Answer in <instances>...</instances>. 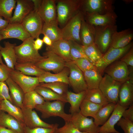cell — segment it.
Masks as SVG:
<instances>
[{
	"mask_svg": "<svg viewBox=\"0 0 133 133\" xmlns=\"http://www.w3.org/2000/svg\"><path fill=\"white\" fill-rule=\"evenodd\" d=\"M34 39L31 36L23 41L20 45L15 46L17 63L35 64L45 57V56H41L38 51L34 48Z\"/></svg>",
	"mask_w": 133,
	"mask_h": 133,
	"instance_id": "6da1fadb",
	"label": "cell"
},
{
	"mask_svg": "<svg viewBox=\"0 0 133 133\" xmlns=\"http://www.w3.org/2000/svg\"><path fill=\"white\" fill-rule=\"evenodd\" d=\"M56 1L58 24L64 26L71 18L81 10L83 0Z\"/></svg>",
	"mask_w": 133,
	"mask_h": 133,
	"instance_id": "7a4b0ae2",
	"label": "cell"
},
{
	"mask_svg": "<svg viewBox=\"0 0 133 133\" xmlns=\"http://www.w3.org/2000/svg\"><path fill=\"white\" fill-rule=\"evenodd\" d=\"M66 103L59 100L52 102L45 101L43 103L37 106L35 109L41 113V117L43 118L58 116L62 118L65 122L70 121L72 115L65 112L64 108Z\"/></svg>",
	"mask_w": 133,
	"mask_h": 133,
	"instance_id": "3957f363",
	"label": "cell"
},
{
	"mask_svg": "<svg viewBox=\"0 0 133 133\" xmlns=\"http://www.w3.org/2000/svg\"><path fill=\"white\" fill-rule=\"evenodd\" d=\"M94 27V44L103 54L110 46L112 36L117 31V25L116 24Z\"/></svg>",
	"mask_w": 133,
	"mask_h": 133,
	"instance_id": "277c9868",
	"label": "cell"
},
{
	"mask_svg": "<svg viewBox=\"0 0 133 133\" xmlns=\"http://www.w3.org/2000/svg\"><path fill=\"white\" fill-rule=\"evenodd\" d=\"M84 15L81 10L71 18L61 29L62 38L72 40L81 45L80 32Z\"/></svg>",
	"mask_w": 133,
	"mask_h": 133,
	"instance_id": "5b68a950",
	"label": "cell"
},
{
	"mask_svg": "<svg viewBox=\"0 0 133 133\" xmlns=\"http://www.w3.org/2000/svg\"><path fill=\"white\" fill-rule=\"evenodd\" d=\"M132 42L121 48L110 47L102 57L95 64V66L102 74L105 68L110 64L123 56L133 46Z\"/></svg>",
	"mask_w": 133,
	"mask_h": 133,
	"instance_id": "8992f818",
	"label": "cell"
},
{
	"mask_svg": "<svg viewBox=\"0 0 133 133\" xmlns=\"http://www.w3.org/2000/svg\"><path fill=\"white\" fill-rule=\"evenodd\" d=\"M113 0H83L81 11L83 14L103 15L114 11Z\"/></svg>",
	"mask_w": 133,
	"mask_h": 133,
	"instance_id": "52a82bcc",
	"label": "cell"
},
{
	"mask_svg": "<svg viewBox=\"0 0 133 133\" xmlns=\"http://www.w3.org/2000/svg\"><path fill=\"white\" fill-rule=\"evenodd\" d=\"M122 83L106 74L102 77L99 88L110 102L116 104L119 101V92Z\"/></svg>",
	"mask_w": 133,
	"mask_h": 133,
	"instance_id": "ba28073f",
	"label": "cell"
},
{
	"mask_svg": "<svg viewBox=\"0 0 133 133\" xmlns=\"http://www.w3.org/2000/svg\"><path fill=\"white\" fill-rule=\"evenodd\" d=\"M45 57L35 64L45 71L59 72L65 67L66 62L62 58L50 51H46L43 53Z\"/></svg>",
	"mask_w": 133,
	"mask_h": 133,
	"instance_id": "9c48e42d",
	"label": "cell"
},
{
	"mask_svg": "<svg viewBox=\"0 0 133 133\" xmlns=\"http://www.w3.org/2000/svg\"><path fill=\"white\" fill-rule=\"evenodd\" d=\"M65 66L69 70V84L75 93L86 91L87 89V86L83 72L73 61L66 62Z\"/></svg>",
	"mask_w": 133,
	"mask_h": 133,
	"instance_id": "30bf717a",
	"label": "cell"
},
{
	"mask_svg": "<svg viewBox=\"0 0 133 133\" xmlns=\"http://www.w3.org/2000/svg\"><path fill=\"white\" fill-rule=\"evenodd\" d=\"M43 21L37 12L33 10L24 18L21 24L31 37L36 38L42 33Z\"/></svg>",
	"mask_w": 133,
	"mask_h": 133,
	"instance_id": "8fae6325",
	"label": "cell"
},
{
	"mask_svg": "<svg viewBox=\"0 0 133 133\" xmlns=\"http://www.w3.org/2000/svg\"><path fill=\"white\" fill-rule=\"evenodd\" d=\"M115 81L123 83L130 80V71L128 66L121 61H116L107 67L104 72Z\"/></svg>",
	"mask_w": 133,
	"mask_h": 133,
	"instance_id": "7c38bea8",
	"label": "cell"
},
{
	"mask_svg": "<svg viewBox=\"0 0 133 133\" xmlns=\"http://www.w3.org/2000/svg\"><path fill=\"white\" fill-rule=\"evenodd\" d=\"M9 77L20 87L25 93L34 90L40 84L38 77L25 75L15 69H11Z\"/></svg>",
	"mask_w": 133,
	"mask_h": 133,
	"instance_id": "4fadbf2b",
	"label": "cell"
},
{
	"mask_svg": "<svg viewBox=\"0 0 133 133\" xmlns=\"http://www.w3.org/2000/svg\"><path fill=\"white\" fill-rule=\"evenodd\" d=\"M71 121L82 132L98 133L100 127L95 124L93 119L83 115L80 112L72 115Z\"/></svg>",
	"mask_w": 133,
	"mask_h": 133,
	"instance_id": "5bb4252c",
	"label": "cell"
},
{
	"mask_svg": "<svg viewBox=\"0 0 133 133\" xmlns=\"http://www.w3.org/2000/svg\"><path fill=\"white\" fill-rule=\"evenodd\" d=\"M84 15L85 21L94 27L116 25L117 17L115 12L103 15L87 13Z\"/></svg>",
	"mask_w": 133,
	"mask_h": 133,
	"instance_id": "9a60e30c",
	"label": "cell"
},
{
	"mask_svg": "<svg viewBox=\"0 0 133 133\" xmlns=\"http://www.w3.org/2000/svg\"><path fill=\"white\" fill-rule=\"evenodd\" d=\"M128 107L121 106L118 102L107 120L100 127L98 133H120L115 129V126L122 117L124 111Z\"/></svg>",
	"mask_w": 133,
	"mask_h": 133,
	"instance_id": "2e32d148",
	"label": "cell"
},
{
	"mask_svg": "<svg viewBox=\"0 0 133 133\" xmlns=\"http://www.w3.org/2000/svg\"><path fill=\"white\" fill-rule=\"evenodd\" d=\"M23 113L24 124L25 126L30 128L42 127L52 128L55 124L47 123L41 119L34 110L24 107L21 108Z\"/></svg>",
	"mask_w": 133,
	"mask_h": 133,
	"instance_id": "e0dca14e",
	"label": "cell"
},
{
	"mask_svg": "<svg viewBox=\"0 0 133 133\" xmlns=\"http://www.w3.org/2000/svg\"><path fill=\"white\" fill-rule=\"evenodd\" d=\"M0 34L3 39L14 38L22 41L31 36L25 30L21 23H9L4 29L0 31Z\"/></svg>",
	"mask_w": 133,
	"mask_h": 133,
	"instance_id": "ac0fdd59",
	"label": "cell"
},
{
	"mask_svg": "<svg viewBox=\"0 0 133 133\" xmlns=\"http://www.w3.org/2000/svg\"><path fill=\"white\" fill-rule=\"evenodd\" d=\"M14 13L8 21L9 23H21L24 18L33 10V5L31 0H17Z\"/></svg>",
	"mask_w": 133,
	"mask_h": 133,
	"instance_id": "d6986e66",
	"label": "cell"
},
{
	"mask_svg": "<svg viewBox=\"0 0 133 133\" xmlns=\"http://www.w3.org/2000/svg\"><path fill=\"white\" fill-rule=\"evenodd\" d=\"M56 0H42L37 13L44 23L58 22Z\"/></svg>",
	"mask_w": 133,
	"mask_h": 133,
	"instance_id": "ffe728a7",
	"label": "cell"
},
{
	"mask_svg": "<svg viewBox=\"0 0 133 133\" xmlns=\"http://www.w3.org/2000/svg\"><path fill=\"white\" fill-rule=\"evenodd\" d=\"M70 45L68 41L61 39L52 42L50 46H47L46 50L51 51L63 58L66 62L72 61L70 54Z\"/></svg>",
	"mask_w": 133,
	"mask_h": 133,
	"instance_id": "44dd1931",
	"label": "cell"
},
{
	"mask_svg": "<svg viewBox=\"0 0 133 133\" xmlns=\"http://www.w3.org/2000/svg\"><path fill=\"white\" fill-rule=\"evenodd\" d=\"M133 39L132 29L128 28L119 32L117 31L112 36L110 47L116 48L124 47L132 42Z\"/></svg>",
	"mask_w": 133,
	"mask_h": 133,
	"instance_id": "7402d4cb",
	"label": "cell"
},
{
	"mask_svg": "<svg viewBox=\"0 0 133 133\" xmlns=\"http://www.w3.org/2000/svg\"><path fill=\"white\" fill-rule=\"evenodd\" d=\"M119 101L122 106L129 107L133 104V80L123 83L119 93Z\"/></svg>",
	"mask_w": 133,
	"mask_h": 133,
	"instance_id": "603a6c76",
	"label": "cell"
},
{
	"mask_svg": "<svg viewBox=\"0 0 133 133\" xmlns=\"http://www.w3.org/2000/svg\"><path fill=\"white\" fill-rule=\"evenodd\" d=\"M4 47L0 45V51L6 66L10 69H15L17 63V58L15 50L16 44L4 41Z\"/></svg>",
	"mask_w": 133,
	"mask_h": 133,
	"instance_id": "cb8c5ba5",
	"label": "cell"
},
{
	"mask_svg": "<svg viewBox=\"0 0 133 133\" xmlns=\"http://www.w3.org/2000/svg\"><path fill=\"white\" fill-rule=\"evenodd\" d=\"M0 126L11 130L17 133H24V124L1 110L0 111Z\"/></svg>",
	"mask_w": 133,
	"mask_h": 133,
	"instance_id": "d4e9b609",
	"label": "cell"
},
{
	"mask_svg": "<svg viewBox=\"0 0 133 133\" xmlns=\"http://www.w3.org/2000/svg\"><path fill=\"white\" fill-rule=\"evenodd\" d=\"M69 73V69L65 67L61 71L57 73L53 74L46 71L38 77L40 83L60 82L69 84L68 77Z\"/></svg>",
	"mask_w": 133,
	"mask_h": 133,
	"instance_id": "484cf974",
	"label": "cell"
},
{
	"mask_svg": "<svg viewBox=\"0 0 133 133\" xmlns=\"http://www.w3.org/2000/svg\"><path fill=\"white\" fill-rule=\"evenodd\" d=\"M5 82L10 92V95L13 103L22 108L25 93L20 87L10 77Z\"/></svg>",
	"mask_w": 133,
	"mask_h": 133,
	"instance_id": "4316f807",
	"label": "cell"
},
{
	"mask_svg": "<svg viewBox=\"0 0 133 133\" xmlns=\"http://www.w3.org/2000/svg\"><path fill=\"white\" fill-rule=\"evenodd\" d=\"M95 32V27L87 23L84 17L82 20L80 32L81 45L87 46L94 44Z\"/></svg>",
	"mask_w": 133,
	"mask_h": 133,
	"instance_id": "83f0119b",
	"label": "cell"
},
{
	"mask_svg": "<svg viewBox=\"0 0 133 133\" xmlns=\"http://www.w3.org/2000/svg\"><path fill=\"white\" fill-rule=\"evenodd\" d=\"M86 94V91L78 93L68 91L67 92L66 98L67 102L70 105L69 111L71 114L80 112V105L85 99Z\"/></svg>",
	"mask_w": 133,
	"mask_h": 133,
	"instance_id": "f1b7e54d",
	"label": "cell"
},
{
	"mask_svg": "<svg viewBox=\"0 0 133 133\" xmlns=\"http://www.w3.org/2000/svg\"><path fill=\"white\" fill-rule=\"evenodd\" d=\"M83 73L87 89L99 88L102 77L97 67L83 72Z\"/></svg>",
	"mask_w": 133,
	"mask_h": 133,
	"instance_id": "f546056e",
	"label": "cell"
},
{
	"mask_svg": "<svg viewBox=\"0 0 133 133\" xmlns=\"http://www.w3.org/2000/svg\"><path fill=\"white\" fill-rule=\"evenodd\" d=\"M45 101L43 98L34 90L25 93L22 103L23 107L33 109Z\"/></svg>",
	"mask_w": 133,
	"mask_h": 133,
	"instance_id": "4dcf8cb0",
	"label": "cell"
},
{
	"mask_svg": "<svg viewBox=\"0 0 133 133\" xmlns=\"http://www.w3.org/2000/svg\"><path fill=\"white\" fill-rule=\"evenodd\" d=\"M0 110L6 112L9 115L24 123V118L22 109L8 100H3L1 101Z\"/></svg>",
	"mask_w": 133,
	"mask_h": 133,
	"instance_id": "1f68e13d",
	"label": "cell"
},
{
	"mask_svg": "<svg viewBox=\"0 0 133 133\" xmlns=\"http://www.w3.org/2000/svg\"><path fill=\"white\" fill-rule=\"evenodd\" d=\"M42 34L48 37L52 42L62 39L61 29L59 27L57 22L49 23H44Z\"/></svg>",
	"mask_w": 133,
	"mask_h": 133,
	"instance_id": "d6a6232c",
	"label": "cell"
},
{
	"mask_svg": "<svg viewBox=\"0 0 133 133\" xmlns=\"http://www.w3.org/2000/svg\"><path fill=\"white\" fill-rule=\"evenodd\" d=\"M15 69L19 71L25 75L35 76L38 77L46 71L39 68L35 64L31 63H17L15 66Z\"/></svg>",
	"mask_w": 133,
	"mask_h": 133,
	"instance_id": "836d02e7",
	"label": "cell"
},
{
	"mask_svg": "<svg viewBox=\"0 0 133 133\" xmlns=\"http://www.w3.org/2000/svg\"><path fill=\"white\" fill-rule=\"evenodd\" d=\"M116 104L110 102L99 110L94 118V122L97 126L102 125L106 122L113 111Z\"/></svg>",
	"mask_w": 133,
	"mask_h": 133,
	"instance_id": "e575fe53",
	"label": "cell"
},
{
	"mask_svg": "<svg viewBox=\"0 0 133 133\" xmlns=\"http://www.w3.org/2000/svg\"><path fill=\"white\" fill-rule=\"evenodd\" d=\"M103 106L84 99L80 105V113L84 116H91L94 118L99 110Z\"/></svg>",
	"mask_w": 133,
	"mask_h": 133,
	"instance_id": "d590c367",
	"label": "cell"
},
{
	"mask_svg": "<svg viewBox=\"0 0 133 133\" xmlns=\"http://www.w3.org/2000/svg\"><path fill=\"white\" fill-rule=\"evenodd\" d=\"M85 99L103 106L110 103L99 88L87 89Z\"/></svg>",
	"mask_w": 133,
	"mask_h": 133,
	"instance_id": "8d00e7d4",
	"label": "cell"
},
{
	"mask_svg": "<svg viewBox=\"0 0 133 133\" xmlns=\"http://www.w3.org/2000/svg\"><path fill=\"white\" fill-rule=\"evenodd\" d=\"M34 90L43 98L45 101L59 100L67 102L66 97L59 95L49 88L39 85Z\"/></svg>",
	"mask_w": 133,
	"mask_h": 133,
	"instance_id": "74e56055",
	"label": "cell"
},
{
	"mask_svg": "<svg viewBox=\"0 0 133 133\" xmlns=\"http://www.w3.org/2000/svg\"><path fill=\"white\" fill-rule=\"evenodd\" d=\"M16 2V0H0V16L9 21L12 17Z\"/></svg>",
	"mask_w": 133,
	"mask_h": 133,
	"instance_id": "f35d334b",
	"label": "cell"
},
{
	"mask_svg": "<svg viewBox=\"0 0 133 133\" xmlns=\"http://www.w3.org/2000/svg\"><path fill=\"white\" fill-rule=\"evenodd\" d=\"M85 55L95 66V63L102 57L103 54L95 44L87 46L81 45Z\"/></svg>",
	"mask_w": 133,
	"mask_h": 133,
	"instance_id": "ab89813d",
	"label": "cell"
},
{
	"mask_svg": "<svg viewBox=\"0 0 133 133\" xmlns=\"http://www.w3.org/2000/svg\"><path fill=\"white\" fill-rule=\"evenodd\" d=\"M68 84L60 82L40 83L39 85L49 88L57 94L66 97L68 90Z\"/></svg>",
	"mask_w": 133,
	"mask_h": 133,
	"instance_id": "60d3db41",
	"label": "cell"
},
{
	"mask_svg": "<svg viewBox=\"0 0 133 133\" xmlns=\"http://www.w3.org/2000/svg\"><path fill=\"white\" fill-rule=\"evenodd\" d=\"M68 41L70 45V56L72 61L79 58H85L91 63L84 53L81 45L73 41Z\"/></svg>",
	"mask_w": 133,
	"mask_h": 133,
	"instance_id": "b9f144b4",
	"label": "cell"
},
{
	"mask_svg": "<svg viewBox=\"0 0 133 133\" xmlns=\"http://www.w3.org/2000/svg\"><path fill=\"white\" fill-rule=\"evenodd\" d=\"M73 61L83 72L96 68L89 61L85 58H79Z\"/></svg>",
	"mask_w": 133,
	"mask_h": 133,
	"instance_id": "7bdbcfd3",
	"label": "cell"
},
{
	"mask_svg": "<svg viewBox=\"0 0 133 133\" xmlns=\"http://www.w3.org/2000/svg\"><path fill=\"white\" fill-rule=\"evenodd\" d=\"M58 126L59 124L56 123L52 128L42 127L30 128L25 126L24 133H53L58 128Z\"/></svg>",
	"mask_w": 133,
	"mask_h": 133,
	"instance_id": "ee69618b",
	"label": "cell"
},
{
	"mask_svg": "<svg viewBox=\"0 0 133 133\" xmlns=\"http://www.w3.org/2000/svg\"><path fill=\"white\" fill-rule=\"evenodd\" d=\"M56 131L59 133H86L79 131L71 121L65 122L64 125L58 128Z\"/></svg>",
	"mask_w": 133,
	"mask_h": 133,
	"instance_id": "f6af8a7d",
	"label": "cell"
},
{
	"mask_svg": "<svg viewBox=\"0 0 133 133\" xmlns=\"http://www.w3.org/2000/svg\"><path fill=\"white\" fill-rule=\"evenodd\" d=\"M124 133H133V122L121 117L117 123Z\"/></svg>",
	"mask_w": 133,
	"mask_h": 133,
	"instance_id": "bcb514c9",
	"label": "cell"
},
{
	"mask_svg": "<svg viewBox=\"0 0 133 133\" xmlns=\"http://www.w3.org/2000/svg\"><path fill=\"white\" fill-rule=\"evenodd\" d=\"M4 99L8 100L13 103L6 82L0 81V101Z\"/></svg>",
	"mask_w": 133,
	"mask_h": 133,
	"instance_id": "7dc6e473",
	"label": "cell"
},
{
	"mask_svg": "<svg viewBox=\"0 0 133 133\" xmlns=\"http://www.w3.org/2000/svg\"><path fill=\"white\" fill-rule=\"evenodd\" d=\"M128 66L133 67V46L120 59Z\"/></svg>",
	"mask_w": 133,
	"mask_h": 133,
	"instance_id": "c3c4849f",
	"label": "cell"
},
{
	"mask_svg": "<svg viewBox=\"0 0 133 133\" xmlns=\"http://www.w3.org/2000/svg\"><path fill=\"white\" fill-rule=\"evenodd\" d=\"M11 70L6 65L0 64V81L5 82L9 77Z\"/></svg>",
	"mask_w": 133,
	"mask_h": 133,
	"instance_id": "681fc988",
	"label": "cell"
},
{
	"mask_svg": "<svg viewBox=\"0 0 133 133\" xmlns=\"http://www.w3.org/2000/svg\"><path fill=\"white\" fill-rule=\"evenodd\" d=\"M122 117L133 122V104L124 111Z\"/></svg>",
	"mask_w": 133,
	"mask_h": 133,
	"instance_id": "f907efd6",
	"label": "cell"
},
{
	"mask_svg": "<svg viewBox=\"0 0 133 133\" xmlns=\"http://www.w3.org/2000/svg\"><path fill=\"white\" fill-rule=\"evenodd\" d=\"M42 39L38 37L35 40H34L33 46L34 48L36 50L38 51L42 48L43 44Z\"/></svg>",
	"mask_w": 133,
	"mask_h": 133,
	"instance_id": "816d5d0a",
	"label": "cell"
},
{
	"mask_svg": "<svg viewBox=\"0 0 133 133\" xmlns=\"http://www.w3.org/2000/svg\"><path fill=\"white\" fill-rule=\"evenodd\" d=\"M33 5V10L37 12L41 5L42 0H31Z\"/></svg>",
	"mask_w": 133,
	"mask_h": 133,
	"instance_id": "f5cc1de1",
	"label": "cell"
},
{
	"mask_svg": "<svg viewBox=\"0 0 133 133\" xmlns=\"http://www.w3.org/2000/svg\"><path fill=\"white\" fill-rule=\"evenodd\" d=\"M8 24V21L3 19L0 16V31L4 28Z\"/></svg>",
	"mask_w": 133,
	"mask_h": 133,
	"instance_id": "db71d44e",
	"label": "cell"
},
{
	"mask_svg": "<svg viewBox=\"0 0 133 133\" xmlns=\"http://www.w3.org/2000/svg\"><path fill=\"white\" fill-rule=\"evenodd\" d=\"M0 133H17L14 131L5 127L0 126Z\"/></svg>",
	"mask_w": 133,
	"mask_h": 133,
	"instance_id": "11a10c76",
	"label": "cell"
},
{
	"mask_svg": "<svg viewBox=\"0 0 133 133\" xmlns=\"http://www.w3.org/2000/svg\"><path fill=\"white\" fill-rule=\"evenodd\" d=\"M43 42L47 46H50L52 45V42L48 37L44 35L42 39Z\"/></svg>",
	"mask_w": 133,
	"mask_h": 133,
	"instance_id": "9f6ffc18",
	"label": "cell"
},
{
	"mask_svg": "<svg viewBox=\"0 0 133 133\" xmlns=\"http://www.w3.org/2000/svg\"><path fill=\"white\" fill-rule=\"evenodd\" d=\"M122 1L128 4L132 2L133 0H123Z\"/></svg>",
	"mask_w": 133,
	"mask_h": 133,
	"instance_id": "6f0895ef",
	"label": "cell"
},
{
	"mask_svg": "<svg viewBox=\"0 0 133 133\" xmlns=\"http://www.w3.org/2000/svg\"><path fill=\"white\" fill-rule=\"evenodd\" d=\"M2 56L0 53V64H4L3 63L2 60Z\"/></svg>",
	"mask_w": 133,
	"mask_h": 133,
	"instance_id": "680465c9",
	"label": "cell"
},
{
	"mask_svg": "<svg viewBox=\"0 0 133 133\" xmlns=\"http://www.w3.org/2000/svg\"><path fill=\"white\" fill-rule=\"evenodd\" d=\"M3 39L2 36L0 34V42Z\"/></svg>",
	"mask_w": 133,
	"mask_h": 133,
	"instance_id": "91938a15",
	"label": "cell"
},
{
	"mask_svg": "<svg viewBox=\"0 0 133 133\" xmlns=\"http://www.w3.org/2000/svg\"><path fill=\"white\" fill-rule=\"evenodd\" d=\"M53 133H59L56 131V130Z\"/></svg>",
	"mask_w": 133,
	"mask_h": 133,
	"instance_id": "94428289",
	"label": "cell"
},
{
	"mask_svg": "<svg viewBox=\"0 0 133 133\" xmlns=\"http://www.w3.org/2000/svg\"><path fill=\"white\" fill-rule=\"evenodd\" d=\"M0 107H1V102H0V111L1 110H0Z\"/></svg>",
	"mask_w": 133,
	"mask_h": 133,
	"instance_id": "6125c7cd",
	"label": "cell"
}]
</instances>
